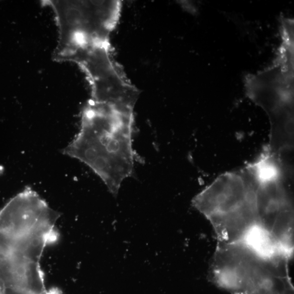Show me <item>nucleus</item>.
Masks as SVG:
<instances>
[{"mask_svg":"<svg viewBox=\"0 0 294 294\" xmlns=\"http://www.w3.org/2000/svg\"><path fill=\"white\" fill-rule=\"evenodd\" d=\"M134 110L90 100L79 133L65 154L88 166L115 197L123 181L134 172Z\"/></svg>","mask_w":294,"mask_h":294,"instance_id":"obj_2","label":"nucleus"},{"mask_svg":"<svg viewBox=\"0 0 294 294\" xmlns=\"http://www.w3.org/2000/svg\"><path fill=\"white\" fill-rule=\"evenodd\" d=\"M58 212L27 187L0 210V294H62L48 289L41 261L57 242Z\"/></svg>","mask_w":294,"mask_h":294,"instance_id":"obj_1","label":"nucleus"},{"mask_svg":"<svg viewBox=\"0 0 294 294\" xmlns=\"http://www.w3.org/2000/svg\"><path fill=\"white\" fill-rule=\"evenodd\" d=\"M281 42L273 64L245 79L246 95L271 124V145H291L293 135L294 21L281 17Z\"/></svg>","mask_w":294,"mask_h":294,"instance_id":"obj_3","label":"nucleus"},{"mask_svg":"<svg viewBox=\"0 0 294 294\" xmlns=\"http://www.w3.org/2000/svg\"><path fill=\"white\" fill-rule=\"evenodd\" d=\"M192 204L208 219L219 242L240 241L258 224L256 183L246 168L221 175Z\"/></svg>","mask_w":294,"mask_h":294,"instance_id":"obj_4","label":"nucleus"},{"mask_svg":"<svg viewBox=\"0 0 294 294\" xmlns=\"http://www.w3.org/2000/svg\"><path fill=\"white\" fill-rule=\"evenodd\" d=\"M269 151V150H268ZM271 152V151H270ZM273 153V152H272ZM275 154H280V153H275Z\"/></svg>","mask_w":294,"mask_h":294,"instance_id":"obj_9","label":"nucleus"},{"mask_svg":"<svg viewBox=\"0 0 294 294\" xmlns=\"http://www.w3.org/2000/svg\"><path fill=\"white\" fill-rule=\"evenodd\" d=\"M42 3L53 9L58 26L59 41L53 55L55 61L80 47L109 41L122 8L120 1L45 0Z\"/></svg>","mask_w":294,"mask_h":294,"instance_id":"obj_5","label":"nucleus"},{"mask_svg":"<svg viewBox=\"0 0 294 294\" xmlns=\"http://www.w3.org/2000/svg\"><path fill=\"white\" fill-rule=\"evenodd\" d=\"M58 62H74L85 72L91 86V101L134 109L139 91L124 78L111 59L109 41L78 48Z\"/></svg>","mask_w":294,"mask_h":294,"instance_id":"obj_7","label":"nucleus"},{"mask_svg":"<svg viewBox=\"0 0 294 294\" xmlns=\"http://www.w3.org/2000/svg\"><path fill=\"white\" fill-rule=\"evenodd\" d=\"M290 259L284 256L266 259L241 241L217 243L211 270L223 288L241 294H256L272 278L288 272Z\"/></svg>","mask_w":294,"mask_h":294,"instance_id":"obj_6","label":"nucleus"},{"mask_svg":"<svg viewBox=\"0 0 294 294\" xmlns=\"http://www.w3.org/2000/svg\"><path fill=\"white\" fill-rule=\"evenodd\" d=\"M287 173L254 177L256 183L258 224L287 251H293V208Z\"/></svg>","mask_w":294,"mask_h":294,"instance_id":"obj_8","label":"nucleus"}]
</instances>
